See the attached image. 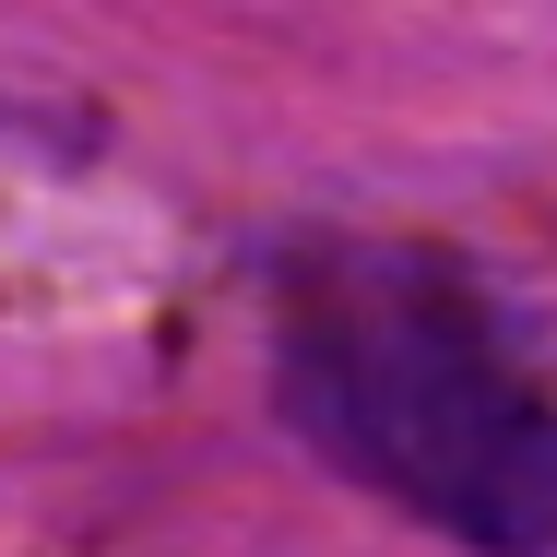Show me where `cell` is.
<instances>
[{
    "mask_svg": "<svg viewBox=\"0 0 557 557\" xmlns=\"http://www.w3.org/2000/svg\"><path fill=\"white\" fill-rule=\"evenodd\" d=\"M285 416L356 486L474 557H557V380L510 321L404 249H344L285 285Z\"/></svg>",
    "mask_w": 557,
    "mask_h": 557,
    "instance_id": "6da1fadb",
    "label": "cell"
}]
</instances>
